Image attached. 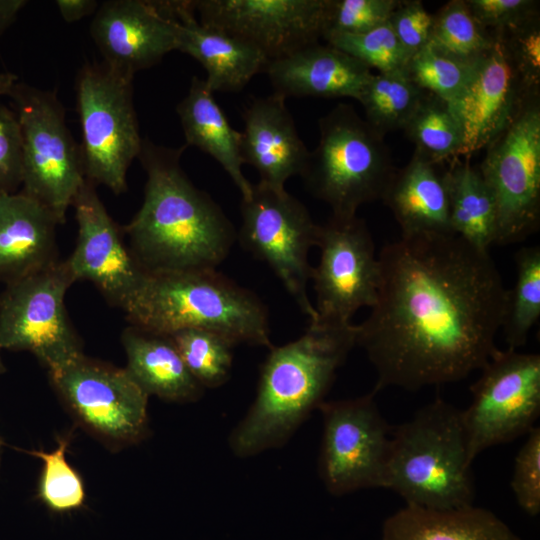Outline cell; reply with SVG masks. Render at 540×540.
<instances>
[{
	"mask_svg": "<svg viewBox=\"0 0 540 540\" xmlns=\"http://www.w3.org/2000/svg\"><path fill=\"white\" fill-rule=\"evenodd\" d=\"M378 261L377 300L356 338L376 370L374 391L457 382L499 351L508 289L489 251L453 233L401 235Z\"/></svg>",
	"mask_w": 540,
	"mask_h": 540,
	"instance_id": "1",
	"label": "cell"
},
{
	"mask_svg": "<svg viewBox=\"0 0 540 540\" xmlns=\"http://www.w3.org/2000/svg\"><path fill=\"white\" fill-rule=\"evenodd\" d=\"M186 148L142 139L138 159L147 175L144 200L123 232L147 272L216 269L237 238L221 207L182 169Z\"/></svg>",
	"mask_w": 540,
	"mask_h": 540,
	"instance_id": "2",
	"label": "cell"
},
{
	"mask_svg": "<svg viewBox=\"0 0 540 540\" xmlns=\"http://www.w3.org/2000/svg\"><path fill=\"white\" fill-rule=\"evenodd\" d=\"M356 338L357 325L310 322L298 339L270 348L255 399L230 434L233 454L247 458L284 445L325 401Z\"/></svg>",
	"mask_w": 540,
	"mask_h": 540,
	"instance_id": "3",
	"label": "cell"
},
{
	"mask_svg": "<svg viewBox=\"0 0 540 540\" xmlns=\"http://www.w3.org/2000/svg\"><path fill=\"white\" fill-rule=\"evenodd\" d=\"M123 311L130 325L161 334L204 329L273 347L264 303L216 269L148 272Z\"/></svg>",
	"mask_w": 540,
	"mask_h": 540,
	"instance_id": "4",
	"label": "cell"
},
{
	"mask_svg": "<svg viewBox=\"0 0 540 540\" xmlns=\"http://www.w3.org/2000/svg\"><path fill=\"white\" fill-rule=\"evenodd\" d=\"M472 463L461 410L437 398L392 431L383 488L410 506H470L475 497Z\"/></svg>",
	"mask_w": 540,
	"mask_h": 540,
	"instance_id": "5",
	"label": "cell"
},
{
	"mask_svg": "<svg viewBox=\"0 0 540 540\" xmlns=\"http://www.w3.org/2000/svg\"><path fill=\"white\" fill-rule=\"evenodd\" d=\"M318 127V145L300 176L332 217H355L360 206L382 199L396 171L385 136L346 103L321 117Z\"/></svg>",
	"mask_w": 540,
	"mask_h": 540,
	"instance_id": "6",
	"label": "cell"
},
{
	"mask_svg": "<svg viewBox=\"0 0 540 540\" xmlns=\"http://www.w3.org/2000/svg\"><path fill=\"white\" fill-rule=\"evenodd\" d=\"M22 136V190L57 219L66 212L85 180L80 145L65 121L53 91L17 82L9 95Z\"/></svg>",
	"mask_w": 540,
	"mask_h": 540,
	"instance_id": "7",
	"label": "cell"
},
{
	"mask_svg": "<svg viewBox=\"0 0 540 540\" xmlns=\"http://www.w3.org/2000/svg\"><path fill=\"white\" fill-rule=\"evenodd\" d=\"M84 177L113 193L127 190V171L142 138L133 100V78L105 64L87 63L76 81Z\"/></svg>",
	"mask_w": 540,
	"mask_h": 540,
	"instance_id": "8",
	"label": "cell"
},
{
	"mask_svg": "<svg viewBox=\"0 0 540 540\" xmlns=\"http://www.w3.org/2000/svg\"><path fill=\"white\" fill-rule=\"evenodd\" d=\"M76 281L67 260L6 285L0 295V349L27 351L53 372L81 356L65 295Z\"/></svg>",
	"mask_w": 540,
	"mask_h": 540,
	"instance_id": "9",
	"label": "cell"
},
{
	"mask_svg": "<svg viewBox=\"0 0 540 540\" xmlns=\"http://www.w3.org/2000/svg\"><path fill=\"white\" fill-rule=\"evenodd\" d=\"M485 149L478 170L496 208L494 244L522 242L540 226V97Z\"/></svg>",
	"mask_w": 540,
	"mask_h": 540,
	"instance_id": "10",
	"label": "cell"
},
{
	"mask_svg": "<svg viewBox=\"0 0 540 540\" xmlns=\"http://www.w3.org/2000/svg\"><path fill=\"white\" fill-rule=\"evenodd\" d=\"M242 223L237 239L242 247L266 262L310 322L316 319L307 285L312 268L308 254L316 246L319 225L308 209L285 190L262 183L241 202Z\"/></svg>",
	"mask_w": 540,
	"mask_h": 540,
	"instance_id": "11",
	"label": "cell"
},
{
	"mask_svg": "<svg viewBox=\"0 0 540 540\" xmlns=\"http://www.w3.org/2000/svg\"><path fill=\"white\" fill-rule=\"evenodd\" d=\"M461 410L469 457L527 434L540 415V355L499 350L471 386Z\"/></svg>",
	"mask_w": 540,
	"mask_h": 540,
	"instance_id": "12",
	"label": "cell"
},
{
	"mask_svg": "<svg viewBox=\"0 0 540 540\" xmlns=\"http://www.w3.org/2000/svg\"><path fill=\"white\" fill-rule=\"evenodd\" d=\"M49 376L75 420L100 440L123 446L147 434L149 396L125 368L82 354Z\"/></svg>",
	"mask_w": 540,
	"mask_h": 540,
	"instance_id": "13",
	"label": "cell"
},
{
	"mask_svg": "<svg viewBox=\"0 0 540 540\" xmlns=\"http://www.w3.org/2000/svg\"><path fill=\"white\" fill-rule=\"evenodd\" d=\"M375 394L323 401L318 407L323 419L319 475L334 496L383 488L391 431Z\"/></svg>",
	"mask_w": 540,
	"mask_h": 540,
	"instance_id": "14",
	"label": "cell"
},
{
	"mask_svg": "<svg viewBox=\"0 0 540 540\" xmlns=\"http://www.w3.org/2000/svg\"><path fill=\"white\" fill-rule=\"evenodd\" d=\"M316 246L320 260L312 268L316 319L311 322L348 324L362 307L378 296L380 264L372 236L357 216L331 218L319 225Z\"/></svg>",
	"mask_w": 540,
	"mask_h": 540,
	"instance_id": "15",
	"label": "cell"
},
{
	"mask_svg": "<svg viewBox=\"0 0 540 540\" xmlns=\"http://www.w3.org/2000/svg\"><path fill=\"white\" fill-rule=\"evenodd\" d=\"M493 44L475 64L472 76L450 109L462 133L461 156L487 147L516 118L523 107L538 98L500 31H490Z\"/></svg>",
	"mask_w": 540,
	"mask_h": 540,
	"instance_id": "16",
	"label": "cell"
},
{
	"mask_svg": "<svg viewBox=\"0 0 540 540\" xmlns=\"http://www.w3.org/2000/svg\"><path fill=\"white\" fill-rule=\"evenodd\" d=\"M202 25L262 52L268 61L322 38L326 0H192Z\"/></svg>",
	"mask_w": 540,
	"mask_h": 540,
	"instance_id": "17",
	"label": "cell"
},
{
	"mask_svg": "<svg viewBox=\"0 0 540 540\" xmlns=\"http://www.w3.org/2000/svg\"><path fill=\"white\" fill-rule=\"evenodd\" d=\"M72 206L78 225L75 249L66 259L77 280L92 282L106 301L124 309L142 286L147 271L107 212L96 185L84 180Z\"/></svg>",
	"mask_w": 540,
	"mask_h": 540,
	"instance_id": "18",
	"label": "cell"
},
{
	"mask_svg": "<svg viewBox=\"0 0 540 540\" xmlns=\"http://www.w3.org/2000/svg\"><path fill=\"white\" fill-rule=\"evenodd\" d=\"M177 29L176 1L108 0L90 25L102 63L131 78L177 50Z\"/></svg>",
	"mask_w": 540,
	"mask_h": 540,
	"instance_id": "19",
	"label": "cell"
},
{
	"mask_svg": "<svg viewBox=\"0 0 540 540\" xmlns=\"http://www.w3.org/2000/svg\"><path fill=\"white\" fill-rule=\"evenodd\" d=\"M285 100L276 93L251 100L244 109L240 132L244 164L256 169L259 183L276 190H285L290 177L301 175L310 153Z\"/></svg>",
	"mask_w": 540,
	"mask_h": 540,
	"instance_id": "20",
	"label": "cell"
},
{
	"mask_svg": "<svg viewBox=\"0 0 540 540\" xmlns=\"http://www.w3.org/2000/svg\"><path fill=\"white\" fill-rule=\"evenodd\" d=\"M264 72L273 93L285 98L349 97L356 100L373 74L361 61L319 41L269 61Z\"/></svg>",
	"mask_w": 540,
	"mask_h": 540,
	"instance_id": "21",
	"label": "cell"
},
{
	"mask_svg": "<svg viewBox=\"0 0 540 540\" xmlns=\"http://www.w3.org/2000/svg\"><path fill=\"white\" fill-rule=\"evenodd\" d=\"M177 50L195 58L205 69L206 84L214 92H239L268 59L253 46L221 30L202 25L192 0L176 1Z\"/></svg>",
	"mask_w": 540,
	"mask_h": 540,
	"instance_id": "22",
	"label": "cell"
},
{
	"mask_svg": "<svg viewBox=\"0 0 540 540\" xmlns=\"http://www.w3.org/2000/svg\"><path fill=\"white\" fill-rule=\"evenodd\" d=\"M54 215L21 192L0 194V282L5 285L57 262Z\"/></svg>",
	"mask_w": 540,
	"mask_h": 540,
	"instance_id": "23",
	"label": "cell"
},
{
	"mask_svg": "<svg viewBox=\"0 0 540 540\" xmlns=\"http://www.w3.org/2000/svg\"><path fill=\"white\" fill-rule=\"evenodd\" d=\"M445 170L442 163L417 151L404 167L396 169L382 200L399 224L401 235L453 233Z\"/></svg>",
	"mask_w": 540,
	"mask_h": 540,
	"instance_id": "24",
	"label": "cell"
},
{
	"mask_svg": "<svg viewBox=\"0 0 540 540\" xmlns=\"http://www.w3.org/2000/svg\"><path fill=\"white\" fill-rule=\"evenodd\" d=\"M125 370L148 395L170 402H193L204 388L186 367L170 335L127 326L121 335Z\"/></svg>",
	"mask_w": 540,
	"mask_h": 540,
	"instance_id": "25",
	"label": "cell"
},
{
	"mask_svg": "<svg viewBox=\"0 0 540 540\" xmlns=\"http://www.w3.org/2000/svg\"><path fill=\"white\" fill-rule=\"evenodd\" d=\"M185 145L195 146L214 158L247 199L253 184L244 176L241 133L230 125L205 80L193 77L187 95L176 107Z\"/></svg>",
	"mask_w": 540,
	"mask_h": 540,
	"instance_id": "26",
	"label": "cell"
},
{
	"mask_svg": "<svg viewBox=\"0 0 540 540\" xmlns=\"http://www.w3.org/2000/svg\"><path fill=\"white\" fill-rule=\"evenodd\" d=\"M382 540H521L500 518L474 505L432 510L406 505L383 523Z\"/></svg>",
	"mask_w": 540,
	"mask_h": 540,
	"instance_id": "27",
	"label": "cell"
},
{
	"mask_svg": "<svg viewBox=\"0 0 540 540\" xmlns=\"http://www.w3.org/2000/svg\"><path fill=\"white\" fill-rule=\"evenodd\" d=\"M450 224L454 234L474 247L489 251L496 235V208L478 168L470 158L452 159L445 170Z\"/></svg>",
	"mask_w": 540,
	"mask_h": 540,
	"instance_id": "28",
	"label": "cell"
},
{
	"mask_svg": "<svg viewBox=\"0 0 540 540\" xmlns=\"http://www.w3.org/2000/svg\"><path fill=\"white\" fill-rule=\"evenodd\" d=\"M426 92L420 89L407 72L372 74L359 101L365 120L381 135L403 130Z\"/></svg>",
	"mask_w": 540,
	"mask_h": 540,
	"instance_id": "29",
	"label": "cell"
},
{
	"mask_svg": "<svg viewBox=\"0 0 540 540\" xmlns=\"http://www.w3.org/2000/svg\"><path fill=\"white\" fill-rule=\"evenodd\" d=\"M403 131L415 151L433 162L461 156L462 133L448 102L426 93Z\"/></svg>",
	"mask_w": 540,
	"mask_h": 540,
	"instance_id": "30",
	"label": "cell"
},
{
	"mask_svg": "<svg viewBox=\"0 0 540 540\" xmlns=\"http://www.w3.org/2000/svg\"><path fill=\"white\" fill-rule=\"evenodd\" d=\"M516 282L508 290L501 329L508 349L526 344L530 330L540 317V247H523L515 255Z\"/></svg>",
	"mask_w": 540,
	"mask_h": 540,
	"instance_id": "31",
	"label": "cell"
},
{
	"mask_svg": "<svg viewBox=\"0 0 540 540\" xmlns=\"http://www.w3.org/2000/svg\"><path fill=\"white\" fill-rule=\"evenodd\" d=\"M429 45L456 60L475 63L493 44V35L482 27L465 0H451L433 15Z\"/></svg>",
	"mask_w": 540,
	"mask_h": 540,
	"instance_id": "32",
	"label": "cell"
},
{
	"mask_svg": "<svg viewBox=\"0 0 540 540\" xmlns=\"http://www.w3.org/2000/svg\"><path fill=\"white\" fill-rule=\"evenodd\" d=\"M186 367L203 388H218L230 378L233 348L229 337L204 329H183L170 335Z\"/></svg>",
	"mask_w": 540,
	"mask_h": 540,
	"instance_id": "33",
	"label": "cell"
},
{
	"mask_svg": "<svg viewBox=\"0 0 540 540\" xmlns=\"http://www.w3.org/2000/svg\"><path fill=\"white\" fill-rule=\"evenodd\" d=\"M68 444L67 438H59L56 449L51 452L26 451L42 461L37 498L55 513L77 510L86 499L82 477L65 457Z\"/></svg>",
	"mask_w": 540,
	"mask_h": 540,
	"instance_id": "34",
	"label": "cell"
},
{
	"mask_svg": "<svg viewBox=\"0 0 540 540\" xmlns=\"http://www.w3.org/2000/svg\"><path fill=\"white\" fill-rule=\"evenodd\" d=\"M475 64L446 56L428 44L410 58L407 74L420 89L449 103L464 89Z\"/></svg>",
	"mask_w": 540,
	"mask_h": 540,
	"instance_id": "35",
	"label": "cell"
},
{
	"mask_svg": "<svg viewBox=\"0 0 540 540\" xmlns=\"http://www.w3.org/2000/svg\"><path fill=\"white\" fill-rule=\"evenodd\" d=\"M323 39L378 73L407 72L410 56L388 22L364 33L330 34Z\"/></svg>",
	"mask_w": 540,
	"mask_h": 540,
	"instance_id": "36",
	"label": "cell"
},
{
	"mask_svg": "<svg viewBox=\"0 0 540 540\" xmlns=\"http://www.w3.org/2000/svg\"><path fill=\"white\" fill-rule=\"evenodd\" d=\"M400 0H326L322 39L360 34L388 22Z\"/></svg>",
	"mask_w": 540,
	"mask_h": 540,
	"instance_id": "37",
	"label": "cell"
},
{
	"mask_svg": "<svg viewBox=\"0 0 540 540\" xmlns=\"http://www.w3.org/2000/svg\"><path fill=\"white\" fill-rule=\"evenodd\" d=\"M518 451L511 488L518 505L529 515L540 512V428L535 426Z\"/></svg>",
	"mask_w": 540,
	"mask_h": 540,
	"instance_id": "38",
	"label": "cell"
},
{
	"mask_svg": "<svg viewBox=\"0 0 540 540\" xmlns=\"http://www.w3.org/2000/svg\"><path fill=\"white\" fill-rule=\"evenodd\" d=\"M388 23L410 58L429 44L434 23L419 0H400Z\"/></svg>",
	"mask_w": 540,
	"mask_h": 540,
	"instance_id": "39",
	"label": "cell"
},
{
	"mask_svg": "<svg viewBox=\"0 0 540 540\" xmlns=\"http://www.w3.org/2000/svg\"><path fill=\"white\" fill-rule=\"evenodd\" d=\"M477 22L488 31L515 28L539 16L535 0H465Z\"/></svg>",
	"mask_w": 540,
	"mask_h": 540,
	"instance_id": "40",
	"label": "cell"
},
{
	"mask_svg": "<svg viewBox=\"0 0 540 540\" xmlns=\"http://www.w3.org/2000/svg\"><path fill=\"white\" fill-rule=\"evenodd\" d=\"M22 185V136L15 111L0 103V194Z\"/></svg>",
	"mask_w": 540,
	"mask_h": 540,
	"instance_id": "41",
	"label": "cell"
},
{
	"mask_svg": "<svg viewBox=\"0 0 540 540\" xmlns=\"http://www.w3.org/2000/svg\"><path fill=\"white\" fill-rule=\"evenodd\" d=\"M530 84L540 89V18L500 31Z\"/></svg>",
	"mask_w": 540,
	"mask_h": 540,
	"instance_id": "42",
	"label": "cell"
},
{
	"mask_svg": "<svg viewBox=\"0 0 540 540\" xmlns=\"http://www.w3.org/2000/svg\"><path fill=\"white\" fill-rule=\"evenodd\" d=\"M55 3L61 17L68 23L95 14L99 7L95 0H57Z\"/></svg>",
	"mask_w": 540,
	"mask_h": 540,
	"instance_id": "43",
	"label": "cell"
},
{
	"mask_svg": "<svg viewBox=\"0 0 540 540\" xmlns=\"http://www.w3.org/2000/svg\"><path fill=\"white\" fill-rule=\"evenodd\" d=\"M26 4L25 0H0V36L12 25Z\"/></svg>",
	"mask_w": 540,
	"mask_h": 540,
	"instance_id": "44",
	"label": "cell"
},
{
	"mask_svg": "<svg viewBox=\"0 0 540 540\" xmlns=\"http://www.w3.org/2000/svg\"><path fill=\"white\" fill-rule=\"evenodd\" d=\"M17 82L18 77L15 74L0 72V96L9 95Z\"/></svg>",
	"mask_w": 540,
	"mask_h": 540,
	"instance_id": "45",
	"label": "cell"
},
{
	"mask_svg": "<svg viewBox=\"0 0 540 540\" xmlns=\"http://www.w3.org/2000/svg\"><path fill=\"white\" fill-rule=\"evenodd\" d=\"M5 371V367H4V364L2 362V359L0 357V374L3 373Z\"/></svg>",
	"mask_w": 540,
	"mask_h": 540,
	"instance_id": "46",
	"label": "cell"
},
{
	"mask_svg": "<svg viewBox=\"0 0 540 540\" xmlns=\"http://www.w3.org/2000/svg\"><path fill=\"white\" fill-rule=\"evenodd\" d=\"M2 445H3V442H2V440L0 439V457H1Z\"/></svg>",
	"mask_w": 540,
	"mask_h": 540,
	"instance_id": "47",
	"label": "cell"
}]
</instances>
